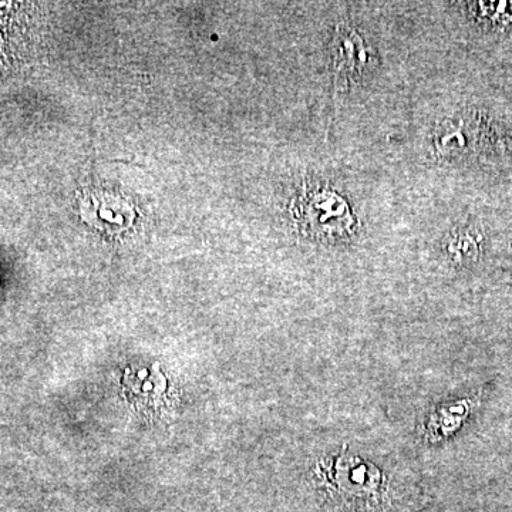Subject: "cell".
<instances>
[{
    "label": "cell",
    "mask_w": 512,
    "mask_h": 512,
    "mask_svg": "<svg viewBox=\"0 0 512 512\" xmlns=\"http://www.w3.org/2000/svg\"><path fill=\"white\" fill-rule=\"evenodd\" d=\"M333 500L350 512H376L386 501V480L379 468L350 453H340L318 466Z\"/></svg>",
    "instance_id": "1"
},
{
    "label": "cell",
    "mask_w": 512,
    "mask_h": 512,
    "mask_svg": "<svg viewBox=\"0 0 512 512\" xmlns=\"http://www.w3.org/2000/svg\"><path fill=\"white\" fill-rule=\"evenodd\" d=\"M332 50L333 72L339 87H345L362 76L369 63V50L356 30L345 25L338 26L333 37Z\"/></svg>",
    "instance_id": "2"
},
{
    "label": "cell",
    "mask_w": 512,
    "mask_h": 512,
    "mask_svg": "<svg viewBox=\"0 0 512 512\" xmlns=\"http://www.w3.org/2000/svg\"><path fill=\"white\" fill-rule=\"evenodd\" d=\"M470 413V402H458L440 407L431 413L427 434L431 441L450 436L461 426L466 416Z\"/></svg>",
    "instance_id": "3"
}]
</instances>
